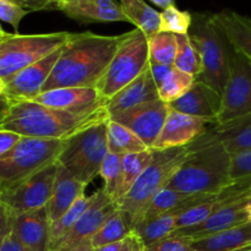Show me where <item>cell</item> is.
Masks as SVG:
<instances>
[{
	"label": "cell",
	"instance_id": "obj_1",
	"mask_svg": "<svg viewBox=\"0 0 251 251\" xmlns=\"http://www.w3.org/2000/svg\"><path fill=\"white\" fill-rule=\"evenodd\" d=\"M124 34L71 33L44 85L43 92L65 87H96L114 58Z\"/></svg>",
	"mask_w": 251,
	"mask_h": 251
},
{
	"label": "cell",
	"instance_id": "obj_2",
	"mask_svg": "<svg viewBox=\"0 0 251 251\" xmlns=\"http://www.w3.org/2000/svg\"><path fill=\"white\" fill-rule=\"evenodd\" d=\"M109 119L107 107L86 113H71L27 100L12 104L2 113L0 129L19 132L22 136L69 140L78 132Z\"/></svg>",
	"mask_w": 251,
	"mask_h": 251
},
{
	"label": "cell",
	"instance_id": "obj_3",
	"mask_svg": "<svg viewBox=\"0 0 251 251\" xmlns=\"http://www.w3.org/2000/svg\"><path fill=\"white\" fill-rule=\"evenodd\" d=\"M232 154L213 134L212 126L190 145V152L167 188L188 195H215L233 183Z\"/></svg>",
	"mask_w": 251,
	"mask_h": 251
},
{
	"label": "cell",
	"instance_id": "obj_4",
	"mask_svg": "<svg viewBox=\"0 0 251 251\" xmlns=\"http://www.w3.org/2000/svg\"><path fill=\"white\" fill-rule=\"evenodd\" d=\"M153 150V149H152ZM190 152V145L168 150H153V158L129 193L118 202L129 228L134 229L144 218L154 196L168 185L172 176Z\"/></svg>",
	"mask_w": 251,
	"mask_h": 251
},
{
	"label": "cell",
	"instance_id": "obj_5",
	"mask_svg": "<svg viewBox=\"0 0 251 251\" xmlns=\"http://www.w3.org/2000/svg\"><path fill=\"white\" fill-rule=\"evenodd\" d=\"M188 34L202 59L203 70L196 80L207 83L223 95L229 80L234 46L215 21L213 14L198 12L193 15Z\"/></svg>",
	"mask_w": 251,
	"mask_h": 251
},
{
	"label": "cell",
	"instance_id": "obj_6",
	"mask_svg": "<svg viewBox=\"0 0 251 251\" xmlns=\"http://www.w3.org/2000/svg\"><path fill=\"white\" fill-rule=\"evenodd\" d=\"M69 32L41 34L6 33L0 36V83H5L27 66L41 61L70 38Z\"/></svg>",
	"mask_w": 251,
	"mask_h": 251
},
{
	"label": "cell",
	"instance_id": "obj_7",
	"mask_svg": "<svg viewBox=\"0 0 251 251\" xmlns=\"http://www.w3.org/2000/svg\"><path fill=\"white\" fill-rule=\"evenodd\" d=\"M150 66L149 38L139 28L124 34L114 58L96 88L108 100L136 80Z\"/></svg>",
	"mask_w": 251,
	"mask_h": 251
},
{
	"label": "cell",
	"instance_id": "obj_8",
	"mask_svg": "<svg viewBox=\"0 0 251 251\" xmlns=\"http://www.w3.org/2000/svg\"><path fill=\"white\" fill-rule=\"evenodd\" d=\"M108 122L93 125L69 139L58 158L61 167L86 185L100 176V167L109 153Z\"/></svg>",
	"mask_w": 251,
	"mask_h": 251
},
{
	"label": "cell",
	"instance_id": "obj_9",
	"mask_svg": "<svg viewBox=\"0 0 251 251\" xmlns=\"http://www.w3.org/2000/svg\"><path fill=\"white\" fill-rule=\"evenodd\" d=\"M66 141L24 136L14 150L0 156V189L58 161Z\"/></svg>",
	"mask_w": 251,
	"mask_h": 251
},
{
	"label": "cell",
	"instance_id": "obj_10",
	"mask_svg": "<svg viewBox=\"0 0 251 251\" xmlns=\"http://www.w3.org/2000/svg\"><path fill=\"white\" fill-rule=\"evenodd\" d=\"M60 163L58 161L22 180L0 189V205L14 213H24L46 207L55 185Z\"/></svg>",
	"mask_w": 251,
	"mask_h": 251
},
{
	"label": "cell",
	"instance_id": "obj_11",
	"mask_svg": "<svg viewBox=\"0 0 251 251\" xmlns=\"http://www.w3.org/2000/svg\"><path fill=\"white\" fill-rule=\"evenodd\" d=\"M251 115V60L235 49L230 75L222 95L217 124H226Z\"/></svg>",
	"mask_w": 251,
	"mask_h": 251
},
{
	"label": "cell",
	"instance_id": "obj_12",
	"mask_svg": "<svg viewBox=\"0 0 251 251\" xmlns=\"http://www.w3.org/2000/svg\"><path fill=\"white\" fill-rule=\"evenodd\" d=\"M61 49H58L47 58L27 68L22 69L7 82L0 83L1 96V114L6 112L12 104L27 100H34L42 92L47 80L50 76L56 61L59 60Z\"/></svg>",
	"mask_w": 251,
	"mask_h": 251
},
{
	"label": "cell",
	"instance_id": "obj_13",
	"mask_svg": "<svg viewBox=\"0 0 251 251\" xmlns=\"http://www.w3.org/2000/svg\"><path fill=\"white\" fill-rule=\"evenodd\" d=\"M0 237L12 232L31 251H49L51 222L47 206L29 212L14 213L0 205Z\"/></svg>",
	"mask_w": 251,
	"mask_h": 251
},
{
	"label": "cell",
	"instance_id": "obj_14",
	"mask_svg": "<svg viewBox=\"0 0 251 251\" xmlns=\"http://www.w3.org/2000/svg\"><path fill=\"white\" fill-rule=\"evenodd\" d=\"M118 210V202L112 200L103 189L97 190L91 195V203L87 210L51 251H71L83 243L91 242L105 221L109 220Z\"/></svg>",
	"mask_w": 251,
	"mask_h": 251
},
{
	"label": "cell",
	"instance_id": "obj_15",
	"mask_svg": "<svg viewBox=\"0 0 251 251\" xmlns=\"http://www.w3.org/2000/svg\"><path fill=\"white\" fill-rule=\"evenodd\" d=\"M169 110L168 103L156 100L118 113L110 117V120L134 131L149 149H152L163 130Z\"/></svg>",
	"mask_w": 251,
	"mask_h": 251
},
{
	"label": "cell",
	"instance_id": "obj_16",
	"mask_svg": "<svg viewBox=\"0 0 251 251\" xmlns=\"http://www.w3.org/2000/svg\"><path fill=\"white\" fill-rule=\"evenodd\" d=\"M213 125H216V123L210 119L193 117L171 109L164 123L163 130L152 149L168 150L189 146Z\"/></svg>",
	"mask_w": 251,
	"mask_h": 251
},
{
	"label": "cell",
	"instance_id": "obj_17",
	"mask_svg": "<svg viewBox=\"0 0 251 251\" xmlns=\"http://www.w3.org/2000/svg\"><path fill=\"white\" fill-rule=\"evenodd\" d=\"M250 195L251 194H248V195L240 196V198L225 203L207 221H205L201 225L194 226L190 228L176 229L174 233L195 240L230 229V228L238 227V226L245 225V223L249 222L245 206H247L248 198Z\"/></svg>",
	"mask_w": 251,
	"mask_h": 251
},
{
	"label": "cell",
	"instance_id": "obj_18",
	"mask_svg": "<svg viewBox=\"0 0 251 251\" xmlns=\"http://www.w3.org/2000/svg\"><path fill=\"white\" fill-rule=\"evenodd\" d=\"M34 102L71 113H86L107 107L96 87H65L42 92Z\"/></svg>",
	"mask_w": 251,
	"mask_h": 251
},
{
	"label": "cell",
	"instance_id": "obj_19",
	"mask_svg": "<svg viewBox=\"0 0 251 251\" xmlns=\"http://www.w3.org/2000/svg\"><path fill=\"white\" fill-rule=\"evenodd\" d=\"M171 109L193 117L210 119L217 124L222 109V95L207 83L196 80L181 98L169 104Z\"/></svg>",
	"mask_w": 251,
	"mask_h": 251
},
{
	"label": "cell",
	"instance_id": "obj_20",
	"mask_svg": "<svg viewBox=\"0 0 251 251\" xmlns=\"http://www.w3.org/2000/svg\"><path fill=\"white\" fill-rule=\"evenodd\" d=\"M58 10L80 24L129 22L120 5L113 0H71L58 5Z\"/></svg>",
	"mask_w": 251,
	"mask_h": 251
},
{
	"label": "cell",
	"instance_id": "obj_21",
	"mask_svg": "<svg viewBox=\"0 0 251 251\" xmlns=\"http://www.w3.org/2000/svg\"><path fill=\"white\" fill-rule=\"evenodd\" d=\"M159 100L158 87L152 77L150 66L136 80L123 88L107 102V109L110 117L120 112Z\"/></svg>",
	"mask_w": 251,
	"mask_h": 251
},
{
	"label": "cell",
	"instance_id": "obj_22",
	"mask_svg": "<svg viewBox=\"0 0 251 251\" xmlns=\"http://www.w3.org/2000/svg\"><path fill=\"white\" fill-rule=\"evenodd\" d=\"M86 186H87L86 184L76 179L68 169L60 166L56 176L53 195L47 205L49 220L51 223L63 217V215H65L73 207L74 203L81 196L85 195Z\"/></svg>",
	"mask_w": 251,
	"mask_h": 251
},
{
	"label": "cell",
	"instance_id": "obj_23",
	"mask_svg": "<svg viewBox=\"0 0 251 251\" xmlns=\"http://www.w3.org/2000/svg\"><path fill=\"white\" fill-rule=\"evenodd\" d=\"M251 245V222L195 239L191 251H235Z\"/></svg>",
	"mask_w": 251,
	"mask_h": 251
},
{
	"label": "cell",
	"instance_id": "obj_24",
	"mask_svg": "<svg viewBox=\"0 0 251 251\" xmlns=\"http://www.w3.org/2000/svg\"><path fill=\"white\" fill-rule=\"evenodd\" d=\"M215 21L223 29L237 50L251 60V19L232 10L213 14Z\"/></svg>",
	"mask_w": 251,
	"mask_h": 251
},
{
	"label": "cell",
	"instance_id": "obj_25",
	"mask_svg": "<svg viewBox=\"0 0 251 251\" xmlns=\"http://www.w3.org/2000/svg\"><path fill=\"white\" fill-rule=\"evenodd\" d=\"M212 131L230 154L251 151V115L213 125Z\"/></svg>",
	"mask_w": 251,
	"mask_h": 251
},
{
	"label": "cell",
	"instance_id": "obj_26",
	"mask_svg": "<svg viewBox=\"0 0 251 251\" xmlns=\"http://www.w3.org/2000/svg\"><path fill=\"white\" fill-rule=\"evenodd\" d=\"M120 7L130 24L141 29L147 38L161 32V12L152 9L144 0H122Z\"/></svg>",
	"mask_w": 251,
	"mask_h": 251
},
{
	"label": "cell",
	"instance_id": "obj_27",
	"mask_svg": "<svg viewBox=\"0 0 251 251\" xmlns=\"http://www.w3.org/2000/svg\"><path fill=\"white\" fill-rule=\"evenodd\" d=\"M108 147L110 153L119 156L149 150L146 144L134 131L110 119L108 122Z\"/></svg>",
	"mask_w": 251,
	"mask_h": 251
},
{
	"label": "cell",
	"instance_id": "obj_28",
	"mask_svg": "<svg viewBox=\"0 0 251 251\" xmlns=\"http://www.w3.org/2000/svg\"><path fill=\"white\" fill-rule=\"evenodd\" d=\"M176 217L173 212L166 213L149 221H141L132 229V233L140 239L144 247L153 244L158 240L169 237L176 230Z\"/></svg>",
	"mask_w": 251,
	"mask_h": 251
},
{
	"label": "cell",
	"instance_id": "obj_29",
	"mask_svg": "<svg viewBox=\"0 0 251 251\" xmlns=\"http://www.w3.org/2000/svg\"><path fill=\"white\" fill-rule=\"evenodd\" d=\"M153 158V150L149 149L144 152H137V153H129L123 156L122 159V173H123V183L120 189V199L119 201L126 195L132 188L137 179L141 176V174L146 171L147 167L151 164ZM118 201V202H119Z\"/></svg>",
	"mask_w": 251,
	"mask_h": 251
},
{
	"label": "cell",
	"instance_id": "obj_30",
	"mask_svg": "<svg viewBox=\"0 0 251 251\" xmlns=\"http://www.w3.org/2000/svg\"><path fill=\"white\" fill-rule=\"evenodd\" d=\"M178 36L169 32H158L149 38L150 63L174 66L178 53Z\"/></svg>",
	"mask_w": 251,
	"mask_h": 251
},
{
	"label": "cell",
	"instance_id": "obj_31",
	"mask_svg": "<svg viewBox=\"0 0 251 251\" xmlns=\"http://www.w3.org/2000/svg\"><path fill=\"white\" fill-rule=\"evenodd\" d=\"M194 195H188V194L180 193V191L173 190L169 188H163L152 200L150 203L149 208H147L146 213H145L144 218L141 221H149L153 220V218L159 217L166 213L173 212V211L178 210L184 202L189 200ZM140 221V222H141ZM139 222V223H140ZM137 223V225H139ZM136 225V226H137Z\"/></svg>",
	"mask_w": 251,
	"mask_h": 251
},
{
	"label": "cell",
	"instance_id": "obj_32",
	"mask_svg": "<svg viewBox=\"0 0 251 251\" xmlns=\"http://www.w3.org/2000/svg\"><path fill=\"white\" fill-rule=\"evenodd\" d=\"M176 36H178L179 47L174 61V68L199 77L203 70L200 51L193 43L189 34H176Z\"/></svg>",
	"mask_w": 251,
	"mask_h": 251
},
{
	"label": "cell",
	"instance_id": "obj_33",
	"mask_svg": "<svg viewBox=\"0 0 251 251\" xmlns=\"http://www.w3.org/2000/svg\"><path fill=\"white\" fill-rule=\"evenodd\" d=\"M130 234H131V229L127 226L123 213L120 212V210H118L109 220L105 221L104 225L93 235L91 243L96 249V248L103 247V245L123 242Z\"/></svg>",
	"mask_w": 251,
	"mask_h": 251
},
{
	"label": "cell",
	"instance_id": "obj_34",
	"mask_svg": "<svg viewBox=\"0 0 251 251\" xmlns=\"http://www.w3.org/2000/svg\"><path fill=\"white\" fill-rule=\"evenodd\" d=\"M195 81V76L184 73V71L179 70L176 68H173L168 77L164 80L161 87L158 88L159 100L168 103V104L176 102L193 87Z\"/></svg>",
	"mask_w": 251,
	"mask_h": 251
},
{
	"label": "cell",
	"instance_id": "obj_35",
	"mask_svg": "<svg viewBox=\"0 0 251 251\" xmlns=\"http://www.w3.org/2000/svg\"><path fill=\"white\" fill-rule=\"evenodd\" d=\"M122 159L123 156L114 153H108L100 167V176L103 179V190L112 200L118 202L120 199V189L123 183L122 173Z\"/></svg>",
	"mask_w": 251,
	"mask_h": 251
},
{
	"label": "cell",
	"instance_id": "obj_36",
	"mask_svg": "<svg viewBox=\"0 0 251 251\" xmlns=\"http://www.w3.org/2000/svg\"><path fill=\"white\" fill-rule=\"evenodd\" d=\"M91 203V196H81L73 207L63 215V217L59 218L58 221L50 225V243H49V251L54 249L56 244L61 240V238L74 227L78 218L83 215L87 207Z\"/></svg>",
	"mask_w": 251,
	"mask_h": 251
},
{
	"label": "cell",
	"instance_id": "obj_37",
	"mask_svg": "<svg viewBox=\"0 0 251 251\" xmlns=\"http://www.w3.org/2000/svg\"><path fill=\"white\" fill-rule=\"evenodd\" d=\"M193 24V15L173 6L161 12V32L174 34H188Z\"/></svg>",
	"mask_w": 251,
	"mask_h": 251
},
{
	"label": "cell",
	"instance_id": "obj_38",
	"mask_svg": "<svg viewBox=\"0 0 251 251\" xmlns=\"http://www.w3.org/2000/svg\"><path fill=\"white\" fill-rule=\"evenodd\" d=\"M194 239L173 233L164 239L145 247V251H191Z\"/></svg>",
	"mask_w": 251,
	"mask_h": 251
},
{
	"label": "cell",
	"instance_id": "obj_39",
	"mask_svg": "<svg viewBox=\"0 0 251 251\" xmlns=\"http://www.w3.org/2000/svg\"><path fill=\"white\" fill-rule=\"evenodd\" d=\"M28 10L9 0H0V19L1 21L11 25L15 33L19 34V25L21 20L28 14Z\"/></svg>",
	"mask_w": 251,
	"mask_h": 251
},
{
	"label": "cell",
	"instance_id": "obj_40",
	"mask_svg": "<svg viewBox=\"0 0 251 251\" xmlns=\"http://www.w3.org/2000/svg\"><path fill=\"white\" fill-rule=\"evenodd\" d=\"M230 178L233 181L251 178V151L232 154Z\"/></svg>",
	"mask_w": 251,
	"mask_h": 251
},
{
	"label": "cell",
	"instance_id": "obj_41",
	"mask_svg": "<svg viewBox=\"0 0 251 251\" xmlns=\"http://www.w3.org/2000/svg\"><path fill=\"white\" fill-rule=\"evenodd\" d=\"M22 139L24 136L19 132L0 129V156L14 150Z\"/></svg>",
	"mask_w": 251,
	"mask_h": 251
},
{
	"label": "cell",
	"instance_id": "obj_42",
	"mask_svg": "<svg viewBox=\"0 0 251 251\" xmlns=\"http://www.w3.org/2000/svg\"><path fill=\"white\" fill-rule=\"evenodd\" d=\"M20 5L28 11H39V10H58L53 0H9Z\"/></svg>",
	"mask_w": 251,
	"mask_h": 251
},
{
	"label": "cell",
	"instance_id": "obj_43",
	"mask_svg": "<svg viewBox=\"0 0 251 251\" xmlns=\"http://www.w3.org/2000/svg\"><path fill=\"white\" fill-rule=\"evenodd\" d=\"M0 238H1L0 251H31L26 245L22 244L21 240L12 232L6 233Z\"/></svg>",
	"mask_w": 251,
	"mask_h": 251
},
{
	"label": "cell",
	"instance_id": "obj_44",
	"mask_svg": "<svg viewBox=\"0 0 251 251\" xmlns=\"http://www.w3.org/2000/svg\"><path fill=\"white\" fill-rule=\"evenodd\" d=\"M174 66L172 65H164V64H153L150 63V70H151L152 77H153L154 82H156L157 87H161L162 83L164 82L171 71L173 70Z\"/></svg>",
	"mask_w": 251,
	"mask_h": 251
},
{
	"label": "cell",
	"instance_id": "obj_45",
	"mask_svg": "<svg viewBox=\"0 0 251 251\" xmlns=\"http://www.w3.org/2000/svg\"><path fill=\"white\" fill-rule=\"evenodd\" d=\"M124 243H125V240H123V242L113 243V244L103 245V247L96 248L95 251H123V248H124Z\"/></svg>",
	"mask_w": 251,
	"mask_h": 251
},
{
	"label": "cell",
	"instance_id": "obj_46",
	"mask_svg": "<svg viewBox=\"0 0 251 251\" xmlns=\"http://www.w3.org/2000/svg\"><path fill=\"white\" fill-rule=\"evenodd\" d=\"M150 1H152L154 5H157V6L163 10L168 9V7L174 5V0H150Z\"/></svg>",
	"mask_w": 251,
	"mask_h": 251
},
{
	"label": "cell",
	"instance_id": "obj_47",
	"mask_svg": "<svg viewBox=\"0 0 251 251\" xmlns=\"http://www.w3.org/2000/svg\"><path fill=\"white\" fill-rule=\"evenodd\" d=\"M132 234V251H145V247L141 242H140L139 238L131 233Z\"/></svg>",
	"mask_w": 251,
	"mask_h": 251
},
{
	"label": "cell",
	"instance_id": "obj_48",
	"mask_svg": "<svg viewBox=\"0 0 251 251\" xmlns=\"http://www.w3.org/2000/svg\"><path fill=\"white\" fill-rule=\"evenodd\" d=\"M71 251H95V248H93L92 243L86 242L83 243V244H81L80 247L75 248V249H73Z\"/></svg>",
	"mask_w": 251,
	"mask_h": 251
},
{
	"label": "cell",
	"instance_id": "obj_49",
	"mask_svg": "<svg viewBox=\"0 0 251 251\" xmlns=\"http://www.w3.org/2000/svg\"><path fill=\"white\" fill-rule=\"evenodd\" d=\"M123 251H132V234H130L129 237L125 239Z\"/></svg>",
	"mask_w": 251,
	"mask_h": 251
},
{
	"label": "cell",
	"instance_id": "obj_50",
	"mask_svg": "<svg viewBox=\"0 0 251 251\" xmlns=\"http://www.w3.org/2000/svg\"><path fill=\"white\" fill-rule=\"evenodd\" d=\"M245 208H247V213H248V217H249V222H251V195L248 198L247 206H245Z\"/></svg>",
	"mask_w": 251,
	"mask_h": 251
},
{
	"label": "cell",
	"instance_id": "obj_51",
	"mask_svg": "<svg viewBox=\"0 0 251 251\" xmlns=\"http://www.w3.org/2000/svg\"><path fill=\"white\" fill-rule=\"evenodd\" d=\"M53 1L55 2V4H56V6H58V5H60V4H64V2L71 1V0H53Z\"/></svg>",
	"mask_w": 251,
	"mask_h": 251
},
{
	"label": "cell",
	"instance_id": "obj_52",
	"mask_svg": "<svg viewBox=\"0 0 251 251\" xmlns=\"http://www.w3.org/2000/svg\"><path fill=\"white\" fill-rule=\"evenodd\" d=\"M235 251H251V245H248V247H245V248H242V249H239V250H235Z\"/></svg>",
	"mask_w": 251,
	"mask_h": 251
}]
</instances>
